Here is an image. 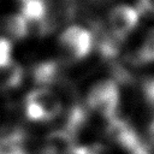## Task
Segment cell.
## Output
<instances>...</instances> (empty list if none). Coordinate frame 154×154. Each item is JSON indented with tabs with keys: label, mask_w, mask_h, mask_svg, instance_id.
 <instances>
[{
	"label": "cell",
	"mask_w": 154,
	"mask_h": 154,
	"mask_svg": "<svg viewBox=\"0 0 154 154\" xmlns=\"http://www.w3.org/2000/svg\"><path fill=\"white\" fill-rule=\"evenodd\" d=\"M119 107L120 90L114 79H101L87 93L84 108L88 113L100 117L106 124L119 117Z\"/></svg>",
	"instance_id": "cell-1"
},
{
	"label": "cell",
	"mask_w": 154,
	"mask_h": 154,
	"mask_svg": "<svg viewBox=\"0 0 154 154\" xmlns=\"http://www.w3.org/2000/svg\"><path fill=\"white\" fill-rule=\"evenodd\" d=\"M24 112L28 119L46 123L63 114L64 102L54 89L49 87H38L29 91L25 96Z\"/></svg>",
	"instance_id": "cell-2"
},
{
	"label": "cell",
	"mask_w": 154,
	"mask_h": 154,
	"mask_svg": "<svg viewBox=\"0 0 154 154\" xmlns=\"http://www.w3.org/2000/svg\"><path fill=\"white\" fill-rule=\"evenodd\" d=\"M58 47L63 61L72 64L89 55L94 48V37L88 29L79 25H71L60 34Z\"/></svg>",
	"instance_id": "cell-3"
},
{
	"label": "cell",
	"mask_w": 154,
	"mask_h": 154,
	"mask_svg": "<svg viewBox=\"0 0 154 154\" xmlns=\"http://www.w3.org/2000/svg\"><path fill=\"white\" fill-rule=\"evenodd\" d=\"M140 18V12L128 5L113 7L107 16L105 26L111 37L119 45L132 32Z\"/></svg>",
	"instance_id": "cell-4"
},
{
	"label": "cell",
	"mask_w": 154,
	"mask_h": 154,
	"mask_svg": "<svg viewBox=\"0 0 154 154\" xmlns=\"http://www.w3.org/2000/svg\"><path fill=\"white\" fill-rule=\"evenodd\" d=\"M24 78L23 67L12 58L0 60V90L18 88Z\"/></svg>",
	"instance_id": "cell-5"
},
{
	"label": "cell",
	"mask_w": 154,
	"mask_h": 154,
	"mask_svg": "<svg viewBox=\"0 0 154 154\" xmlns=\"http://www.w3.org/2000/svg\"><path fill=\"white\" fill-rule=\"evenodd\" d=\"M29 24L22 14H10L0 19V37L23 40L29 32Z\"/></svg>",
	"instance_id": "cell-6"
},
{
	"label": "cell",
	"mask_w": 154,
	"mask_h": 154,
	"mask_svg": "<svg viewBox=\"0 0 154 154\" xmlns=\"http://www.w3.org/2000/svg\"><path fill=\"white\" fill-rule=\"evenodd\" d=\"M0 154H28L25 135L19 128H10L0 132Z\"/></svg>",
	"instance_id": "cell-7"
},
{
	"label": "cell",
	"mask_w": 154,
	"mask_h": 154,
	"mask_svg": "<svg viewBox=\"0 0 154 154\" xmlns=\"http://www.w3.org/2000/svg\"><path fill=\"white\" fill-rule=\"evenodd\" d=\"M19 2L22 6L20 14L25 18L29 26L30 24H36L37 30L40 31V28L47 16L48 0H19Z\"/></svg>",
	"instance_id": "cell-8"
},
{
	"label": "cell",
	"mask_w": 154,
	"mask_h": 154,
	"mask_svg": "<svg viewBox=\"0 0 154 154\" xmlns=\"http://www.w3.org/2000/svg\"><path fill=\"white\" fill-rule=\"evenodd\" d=\"M136 64H153L154 63V28L149 29L144 35L143 41L136 51L134 58Z\"/></svg>",
	"instance_id": "cell-9"
},
{
	"label": "cell",
	"mask_w": 154,
	"mask_h": 154,
	"mask_svg": "<svg viewBox=\"0 0 154 154\" xmlns=\"http://www.w3.org/2000/svg\"><path fill=\"white\" fill-rule=\"evenodd\" d=\"M143 100L149 107L154 108V77H147L141 82L140 85Z\"/></svg>",
	"instance_id": "cell-10"
},
{
	"label": "cell",
	"mask_w": 154,
	"mask_h": 154,
	"mask_svg": "<svg viewBox=\"0 0 154 154\" xmlns=\"http://www.w3.org/2000/svg\"><path fill=\"white\" fill-rule=\"evenodd\" d=\"M138 8L141 12L154 13V0H138Z\"/></svg>",
	"instance_id": "cell-11"
},
{
	"label": "cell",
	"mask_w": 154,
	"mask_h": 154,
	"mask_svg": "<svg viewBox=\"0 0 154 154\" xmlns=\"http://www.w3.org/2000/svg\"><path fill=\"white\" fill-rule=\"evenodd\" d=\"M148 136H149V140H150L152 144L154 146V119L152 120V123L148 128Z\"/></svg>",
	"instance_id": "cell-12"
}]
</instances>
